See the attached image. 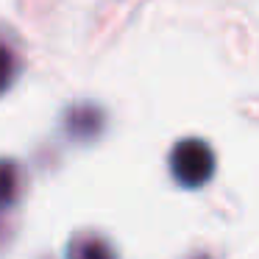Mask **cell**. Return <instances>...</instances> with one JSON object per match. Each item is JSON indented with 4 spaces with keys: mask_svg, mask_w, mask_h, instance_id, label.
Wrapping results in <instances>:
<instances>
[{
    "mask_svg": "<svg viewBox=\"0 0 259 259\" xmlns=\"http://www.w3.org/2000/svg\"><path fill=\"white\" fill-rule=\"evenodd\" d=\"M0 234H3V226H0Z\"/></svg>",
    "mask_w": 259,
    "mask_h": 259,
    "instance_id": "6",
    "label": "cell"
},
{
    "mask_svg": "<svg viewBox=\"0 0 259 259\" xmlns=\"http://www.w3.org/2000/svg\"><path fill=\"white\" fill-rule=\"evenodd\" d=\"M170 173L176 176V181L184 187H201L212 179L214 173V153L198 137L181 140L170 153Z\"/></svg>",
    "mask_w": 259,
    "mask_h": 259,
    "instance_id": "1",
    "label": "cell"
},
{
    "mask_svg": "<svg viewBox=\"0 0 259 259\" xmlns=\"http://www.w3.org/2000/svg\"><path fill=\"white\" fill-rule=\"evenodd\" d=\"M198 259H209V256H198Z\"/></svg>",
    "mask_w": 259,
    "mask_h": 259,
    "instance_id": "5",
    "label": "cell"
},
{
    "mask_svg": "<svg viewBox=\"0 0 259 259\" xmlns=\"http://www.w3.org/2000/svg\"><path fill=\"white\" fill-rule=\"evenodd\" d=\"M17 53H14L12 45H6V42L0 39V95L12 87V81L17 78Z\"/></svg>",
    "mask_w": 259,
    "mask_h": 259,
    "instance_id": "4",
    "label": "cell"
},
{
    "mask_svg": "<svg viewBox=\"0 0 259 259\" xmlns=\"http://www.w3.org/2000/svg\"><path fill=\"white\" fill-rule=\"evenodd\" d=\"M20 192H23V173L20 164L12 159H0V209L17 203Z\"/></svg>",
    "mask_w": 259,
    "mask_h": 259,
    "instance_id": "3",
    "label": "cell"
},
{
    "mask_svg": "<svg viewBox=\"0 0 259 259\" xmlns=\"http://www.w3.org/2000/svg\"><path fill=\"white\" fill-rule=\"evenodd\" d=\"M67 259H117L112 242L98 234H78L70 240Z\"/></svg>",
    "mask_w": 259,
    "mask_h": 259,
    "instance_id": "2",
    "label": "cell"
}]
</instances>
